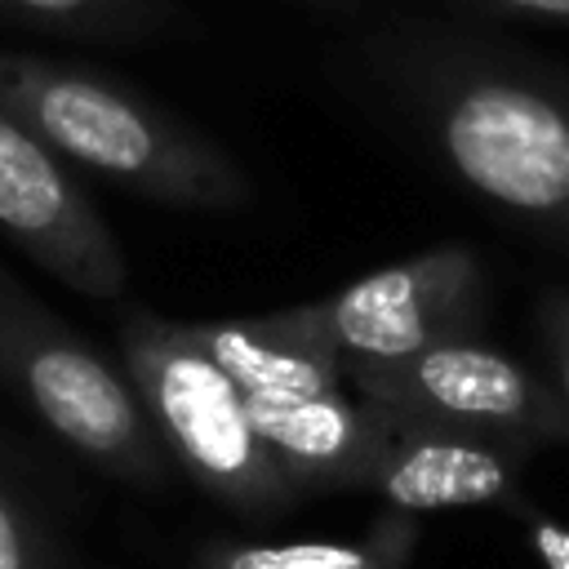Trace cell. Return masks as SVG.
<instances>
[{
    "label": "cell",
    "mask_w": 569,
    "mask_h": 569,
    "mask_svg": "<svg viewBox=\"0 0 569 569\" xmlns=\"http://www.w3.org/2000/svg\"><path fill=\"white\" fill-rule=\"evenodd\" d=\"M378 67L453 182L569 253V76L449 31L396 36Z\"/></svg>",
    "instance_id": "6da1fadb"
},
{
    "label": "cell",
    "mask_w": 569,
    "mask_h": 569,
    "mask_svg": "<svg viewBox=\"0 0 569 569\" xmlns=\"http://www.w3.org/2000/svg\"><path fill=\"white\" fill-rule=\"evenodd\" d=\"M0 107L62 160L142 200L200 213L253 200V182L231 151L107 76L0 49Z\"/></svg>",
    "instance_id": "7a4b0ae2"
},
{
    "label": "cell",
    "mask_w": 569,
    "mask_h": 569,
    "mask_svg": "<svg viewBox=\"0 0 569 569\" xmlns=\"http://www.w3.org/2000/svg\"><path fill=\"white\" fill-rule=\"evenodd\" d=\"M120 356L164 453L187 471V480L244 516H271L302 498L271 462L244 391L187 333V325L129 311Z\"/></svg>",
    "instance_id": "3957f363"
},
{
    "label": "cell",
    "mask_w": 569,
    "mask_h": 569,
    "mask_svg": "<svg viewBox=\"0 0 569 569\" xmlns=\"http://www.w3.org/2000/svg\"><path fill=\"white\" fill-rule=\"evenodd\" d=\"M0 382L93 467L160 485L169 453L133 378L0 271Z\"/></svg>",
    "instance_id": "277c9868"
},
{
    "label": "cell",
    "mask_w": 569,
    "mask_h": 569,
    "mask_svg": "<svg viewBox=\"0 0 569 569\" xmlns=\"http://www.w3.org/2000/svg\"><path fill=\"white\" fill-rule=\"evenodd\" d=\"M485 307L489 284L476 249L436 244L356 276L325 298L280 307V320L329 351L347 373L360 365L413 356L458 333H480Z\"/></svg>",
    "instance_id": "5b68a950"
},
{
    "label": "cell",
    "mask_w": 569,
    "mask_h": 569,
    "mask_svg": "<svg viewBox=\"0 0 569 569\" xmlns=\"http://www.w3.org/2000/svg\"><path fill=\"white\" fill-rule=\"evenodd\" d=\"M347 387L413 418L520 440L533 453L569 445V409L547 369L516 360L480 333H458L387 365L347 369Z\"/></svg>",
    "instance_id": "8992f818"
},
{
    "label": "cell",
    "mask_w": 569,
    "mask_h": 569,
    "mask_svg": "<svg viewBox=\"0 0 569 569\" xmlns=\"http://www.w3.org/2000/svg\"><path fill=\"white\" fill-rule=\"evenodd\" d=\"M0 231L67 289L116 302L124 293V253L71 178L62 156L0 107Z\"/></svg>",
    "instance_id": "52a82bcc"
},
{
    "label": "cell",
    "mask_w": 569,
    "mask_h": 569,
    "mask_svg": "<svg viewBox=\"0 0 569 569\" xmlns=\"http://www.w3.org/2000/svg\"><path fill=\"white\" fill-rule=\"evenodd\" d=\"M529 458L533 449L520 440L391 409V431L365 489L405 516L516 502V485Z\"/></svg>",
    "instance_id": "ba28073f"
},
{
    "label": "cell",
    "mask_w": 569,
    "mask_h": 569,
    "mask_svg": "<svg viewBox=\"0 0 569 569\" xmlns=\"http://www.w3.org/2000/svg\"><path fill=\"white\" fill-rule=\"evenodd\" d=\"M244 400L271 462L298 493L365 489L391 431V409L347 382Z\"/></svg>",
    "instance_id": "9c48e42d"
},
{
    "label": "cell",
    "mask_w": 569,
    "mask_h": 569,
    "mask_svg": "<svg viewBox=\"0 0 569 569\" xmlns=\"http://www.w3.org/2000/svg\"><path fill=\"white\" fill-rule=\"evenodd\" d=\"M187 333L231 373L244 396H289V391H320L342 387V365L307 342L298 329L280 320V311L236 316V320H196Z\"/></svg>",
    "instance_id": "30bf717a"
},
{
    "label": "cell",
    "mask_w": 569,
    "mask_h": 569,
    "mask_svg": "<svg viewBox=\"0 0 569 569\" xmlns=\"http://www.w3.org/2000/svg\"><path fill=\"white\" fill-rule=\"evenodd\" d=\"M418 547V520L382 511L360 538L338 542H213L200 569H409Z\"/></svg>",
    "instance_id": "8fae6325"
},
{
    "label": "cell",
    "mask_w": 569,
    "mask_h": 569,
    "mask_svg": "<svg viewBox=\"0 0 569 569\" xmlns=\"http://www.w3.org/2000/svg\"><path fill=\"white\" fill-rule=\"evenodd\" d=\"M173 13L169 0H0L4 22L62 31V36H93V40H124L164 27Z\"/></svg>",
    "instance_id": "7c38bea8"
},
{
    "label": "cell",
    "mask_w": 569,
    "mask_h": 569,
    "mask_svg": "<svg viewBox=\"0 0 569 569\" xmlns=\"http://www.w3.org/2000/svg\"><path fill=\"white\" fill-rule=\"evenodd\" d=\"M533 329L547 360V378L569 409V289H542L533 307Z\"/></svg>",
    "instance_id": "4fadbf2b"
},
{
    "label": "cell",
    "mask_w": 569,
    "mask_h": 569,
    "mask_svg": "<svg viewBox=\"0 0 569 569\" xmlns=\"http://www.w3.org/2000/svg\"><path fill=\"white\" fill-rule=\"evenodd\" d=\"M0 569H44V551L36 542L31 520L0 493Z\"/></svg>",
    "instance_id": "5bb4252c"
},
{
    "label": "cell",
    "mask_w": 569,
    "mask_h": 569,
    "mask_svg": "<svg viewBox=\"0 0 569 569\" xmlns=\"http://www.w3.org/2000/svg\"><path fill=\"white\" fill-rule=\"evenodd\" d=\"M520 520H525V538L533 556L542 560V569H569V525L538 516V511H520Z\"/></svg>",
    "instance_id": "9a60e30c"
},
{
    "label": "cell",
    "mask_w": 569,
    "mask_h": 569,
    "mask_svg": "<svg viewBox=\"0 0 569 569\" xmlns=\"http://www.w3.org/2000/svg\"><path fill=\"white\" fill-rule=\"evenodd\" d=\"M458 4L516 22H569V0H458Z\"/></svg>",
    "instance_id": "2e32d148"
},
{
    "label": "cell",
    "mask_w": 569,
    "mask_h": 569,
    "mask_svg": "<svg viewBox=\"0 0 569 569\" xmlns=\"http://www.w3.org/2000/svg\"><path fill=\"white\" fill-rule=\"evenodd\" d=\"M311 4H360V0H311Z\"/></svg>",
    "instance_id": "e0dca14e"
}]
</instances>
